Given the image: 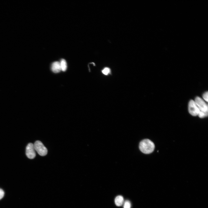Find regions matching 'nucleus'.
I'll return each instance as SVG.
<instances>
[{
    "mask_svg": "<svg viewBox=\"0 0 208 208\" xmlns=\"http://www.w3.org/2000/svg\"><path fill=\"white\" fill-rule=\"evenodd\" d=\"M139 149L143 153L149 154L152 153L154 150V143L148 139H145L141 142L139 144Z\"/></svg>",
    "mask_w": 208,
    "mask_h": 208,
    "instance_id": "1",
    "label": "nucleus"
},
{
    "mask_svg": "<svg viewBox=\"0 0 208 208\" xmlns=\"http://www.w3.org/2000/svg\"><path fill=\"white\" fill-rule=\"evenodd\" d=\"M34 145L35 150L39 155L43 157L47 155L48 152L47 149L41 141H36Z\"/></svg>",
    "mask_w": 208,
    "mask_h": 208,
    "instance_id": "2",
    "label": "nucleus"
},
{
    "mask_svg": "<svg viewBox=\"0 0 208 208\" xmlns=\"http://www.w3.org/2000/svg\"><path fill=\"white\" fill-rule=\"evenodd\" d=\"M195 101L200 111L208 113L207 105L201 98L196 97Z\"/></svg>",
    "mask_w": 208,
    "mask_h": 208,
    "instance_id": "3",
    "label": "nucleus"
},
{
    "mask_svg": "<svg viewBox=\"0 0 208 208\" xmlns=\"http://www.w3.org/2000/svg\"><path fill=\"white\" fill-rule=\"evenodd\" d=\"M189 111L191 115L194 116L198 115L200 111L195 101L193 100H191L189 102Z\"/></svg>",
    "mask_w": 208,
    "mask_h": 208,
    "instance_id": "4",
    "label": "nucleus"
},
{
    "mask_svg": "<svg viewBox=\"0 0 208 208\" xmlns=\"http://www.w3.org/2000/svg\"><path fill=\"white\" fill-rule=\"evenodd\" d=\"M26 154L30 159H33L35 158L36 154L33 144L30 143L28 145L26 148Z\"/></svg>",
    "mask_w": 208,
    "mask_h": 208,
    "instance_id": "5",
    "label": "nucleus"
},
{
    "mask_svg": "<svg viewBox=\"0 0 208 208\" xmlns=\"http://www.w3.org/2000/svg\"><path fill=\"white\" fill-rule=\"evenodd\" d=\"M51 69L55 73L60 72L61 71L60 63L56 61L53 63L51 66Z\"/></svg>",
    "mask_w": 208,
    "mask_h": 208,
    "instance_id": "6",
    "label": "nucleus"
},
{
    "mask_svg": "<svg viewBox=\"0 0 208 208\" xmlns=\"http://www.w3.org/2000/svg\"><path fill=\"white\" fill-rule=\"evenodd\" d=\"M124 201L123 197L121 196H118L115 198V202L117 206H121Z\"/></svg>",
    "mask_w": 208,
    "mask_h": 208,
    "instance_id": "7",
    "label": "nucleus"
},
{
    "mask_svg": "<svg viewBox=\"0 0 208 208\" xmlns=\"http://www.w3.org/2000/svg\"><path fill=\"white\" fill-rule=\"evenodd\" d=\"M60 63L61 71H65L67 70V63L66 61L64 59H62Z\"/></svg>",
    "mask_w": 208,
    "mask_h": 208,
    "instance_id": "8",
    "label": "nucleus"
},
{
    "mask_svg": "<svg viewBox=\"0 0 208 208\" xmlns=\"http://www.w3.org/2000/svg\"><path fill=\"white\" fill-rule=\"evenodd\" d=\"M110 69L108 67H105L104 68L102 71V73L104 75H107L111 72Z\"/></svg>",
    "mask_w": 208,
    "mask_h": 208,
    "instance_id": "9",
    "label": "nucleus"
},
{
    "mask_svg": "<svg viewBox=\"0 0 208 208\" xmlns=\"http://www.w3.org/2000/svg\"><path fill=\"white\" fill-rule=\"evenodd\" d=\"M198 115L200 118H203L207 116L208 113H205L200 111Z\"/></svg>",
    "mask_w": 208,
    "mask_h": 208,
    "instance_id": "10",
    "label": "nucleus"
},
{
    "mask_svg": "<svg viewBox=\"0 0 208 208\" xmlns=\"http://www.w3.org/2000/svg\"><path fill=\"white\" fill-rule=\"evenodd\" d=\"M131 204L130 201L127 200L124 202V208H131Z\"/></svg>",
    "mask_w": 208,
    "mask_h": 208,
    "instance_id": "11",
    "label": "nucleus"
},
{
    "mask_svg": "<svg viewBox=\"0 0 208 208\" xmlns=\"http://www.w3.org/2000/svg\"><path fill=\"white\" fill-rule=\"evenodd\" d=\"M5 192L3 190L0 189V200L2 199L4 197Z\"/></svg>",
    "mask_w": 208,
    "mask_h": 208,
    "instance_id": "12",
    "label": "nucleus"
},
{
    "mask_svg": "<svg viewBox=\"0 0 208 208\" xmlns=\"http://www.w3.org/2000/svg\"><path fill=\"white\" fill-rule=\"evenodd\" d=\"M203 97L204 99L208 102V92L207 91L205 93L203 96Z\"/></svg>",
    "mask_w": 208,
    "mask_h": 208,
    "instance_id": "13",
    "label": "nucleus"
}]
</instances>
